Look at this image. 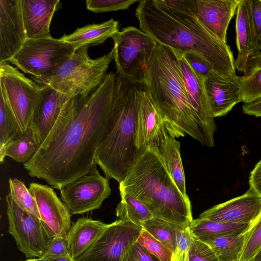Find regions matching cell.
<instances>
[{"mask_svg":"<svg viewBox=\"0 0 261 261\" xmlns=\"http://www.w3.org/2000/svg\"><path fill=\"white\" fill-rule=\"evenodd\" d=\"M116 74L107 73L86 96L70 97L34 156L28 174L61 190L96 169V157L109 125Z\"/></svg>","mask_w":261,"mask_h":261,"instance_id":"1","label":"cell"},{"mask_svg":"<svg viewBox=\"0 0 261 261\" xmlns=\"http://www.w3.org/2000/svg\"><path fill=\"white\" fill-rule=\"evenodd\" d=\"M135 16L140 29L158 43L196 55L217 73L236 74L230 47L206 29L196 15V0H142Z\"/></svg>","mask_w":261,"mask_h":261,"instance_id":"2","label":"cell"},{"mask_svg":"<svg viewBox=\"0 0 261 261\" xmlns=\"http://www.w3.org/2000/svg\"><path fill=\"white\" fill-rule=\"evenodd\" d=\"M119 184L120 192L141 201L153 217L184 228L191 225L193 219L190 200L180 192L154 148L137 150L131 167Z\"/></svg>","mask_w":261,"mask_h":261,"instance_id":"3","label":"cell"},{"mask_svg":"<svg viewBox=\"0 0 261 261\" xmlns=\"http://www.w3.org/2000/svg\"><path fill=\"white\" fill-rule=\"evenodd\" d=\"M143 87L158 108L170 136L175 138L187 134L204 145L174 49L157 43Z\"/></svg>","mask_w":261,"mask_h":261,"instance_id":"4","label":"cell"},{"mask_svg":"<svg viewBox=\"0 0 261 261\" xmlns=\"http://www.w3.org/2000/svg\"><path fill=\"white\" fill-rule=\"evenodd\" d=\"M142 85L116 75L109 125L97 152L96 162L108 179L120 183L137 151L135 138L139 92Z\"/></svg>","mask_w":261,"mask_h":261,"instance_id":"5","label":"cell"},{"mask_svg":"<svg viewBox=\"0 0 261 261\" xmlns=\"http://www.w3.org/2000/svg\"><path fill=\"white\" fill-rule=\"evenodd\" d=\"M89 46L75 50L52 76L41 84L49 85L70 97L86 96L95 89L106 76L109 65L114 59V50L98 58L88 55Z\"/></svg>","mask_w":261,"mask_h":261,"instance_id":"6","label":"cell"},{"mask_svg":"<svg viewBox=\"0 0 261 261\" xmlns=\"http://www.w3.org/2000/svg\"><path fill=\"white\" fill-rule=\"evenodd\" d=\"M112 38L117 75L143 86L156 42L134 27L125 28Z\"/></svg>","mask_w":261,"mask_h":261,"instance_id":"7","label":"cell"},{"mask_svg":"<svg viewBox=\"0 0 261 261\" xmlns=\"http://www.w3.org/2000/svg\"><path fill=\"white\" fill-rule=\"evenodd\" d=\"M75 50L71 44L51 36L27 38L8 62L31 75L35 81L41 84L54 75Z\"/></svg>","mask_w":261,"mask_h":261,"instance_id":"8","label":"cell"},{"mask_svg":"<svg viewBox=\"0 0 261 261\" xmlns=\"http://www.w3.org/2000/svg\"><path fill=\"white\" fill-rule=\"evenodd\" d=\"M0 86L24 134L31 125L42 86L5 62L0 63Z\"/></svg>","mask_w":261,"mask_h":261,"instance_id":"9","label":"cell"},{"mask_svg":"<svg viewBox=\"0 0 261 261\" xmlns=\"http://www.w3.org/2000/svg\"><path fill=\"white\" fill-rule=\"evenodd\" d=\"M6 201L8 231L17 247L28 259L42 257L50 239L41 219L19 207L9 194Z\"/></svg>","mask_w":261,"mask_h":261,"instance_id":"10","label":"cell"},{"mask_svg":"<svg viewBox=\"0 0 261 261\" xmlns=\"http://www.w3.org/2000/svg\"><path fill=\"white\" fill-rule=\"evenodd\" d=\"M61 199L71 215L98 209L111 193L109 179L96 169L69 183L61 190Z\"/></svg>","mask_w":261,"mask_h":261,"instance_id":"11","label":"cell"},{"mask_svg":"<svg viewBox=\"0 0 261 261\" xmlns=\"http://www.w3.org/2000/svg\"><path fill=\"white\" fill-rule=\"evenodd\" d=\"M142 228L118 220L108 227L76 261H121L126 250L136 242Z\"/></svg>","mask_w":261,"mask_h":261,"instance_id":"12","label":"cell"},{"mask_svg":"<svg viewBox=\"0 0 261 261\" xmlns=\"http://www.w3.org/2000/svg\"><path fill=\"white\" fill-rule=\"evenodd\" d=\"M175 51L190 101L197 116L204 145L214 147L216 125L211 113L204 80L196 75L185 59L182 53L176 50Z\"/></svg>","mask_w":261,"mask_h":261,"instance_id":"13","label":"cell"},{"mask_svg":"<svg viewBox=\"0 0 261 261\" xmlns=\"http://www.w3.org/2000/svg\"><path fill=\"white\" fill-rule=\"evenodd\" d=\"M29 190L36 200L40 219L49 239L66 238L71 226V214L54 190L35 182L30 184Z\"/></svg>","mask_w":261,"mask_h":261,"instance_id":"14","label":"cell"},{"mask_svg":"<svg viewBox=\"0 0 261 261\" xmlns=\"http://www.w3.org/2000/svg\"><path fill=\"white\" fill-rule=\"evenodd\" d=\"M169 135L161 115L142 85L138 99L136 149L150 147L158 151Z\"/></svg>","mask_w":261,"mask_h":261,"instance_id":"15","label":"cell"},{"mask_svg":"<svg viewBox=\"0 0 261 261\" xmlns=\"http://www.w3.org/2000/svg\"><path fill=\"white\" fill-rule=\"evenodd\" d=\"M27 39L22 0H0V63L8 62Z\"/></svg>","mask_w":261,"mask_h":261,"instance_id":"16","label":"cell"},{"mask_svg":"<svg viewBox=\"0 0 261 261\" xmlns=\"http://www.w3.org/2000/svg\"><path fill=\"white\" fill-rule=\"evenodd\" d=\"M261 215V196L251 188L243 195L216 205L199 218L218 222L250 224Z\"/></svg>","mask_w":261,"mask_h":261,"instance_id":"17","label":"cell"},{"mask_svg":"<svg viewBox=\"0 0 261 261\" xmlns=\"http://www.w3.org/2000/svg\"><path fill=\"white\" fill-rule=\"evenodd\" d=\"M205 89L213 117H222L241 102L239 76H224L213 71L204 79Z\"/></svg>","mask_w":261,"mask_h":261,"instance_id":"18","label":"cell"},{"mask_svg":"<svg viewBox=\"0 0 261 261\" xmlns=\"http://www.w3.org/2000/svg\"><path fill=\"white\" fill-rule=\"evenodd\" d=\"M240 0H196V15L202 25L226 43L229 23Z\"/></svg>","mask_w":261,"mask_h":261,"instance_id":"19","label":"cell"},{"mask_svg":"<svg viewBox=\"0 0 261 261\" xmlns=\"http://www.w3.org/2000/svg\"><path fill=\"white\" fill-rule=\"evenodd\" d=\"M31 127L40 145L59 117L64 106L71 97L49 85H43Z\"/></svg>","mask_w":261,"mask_h":261,"instance_id":"20","label":"cell"},{"mask_svg":"<svg viewBox=\"0 0 261 261\" xmlns=\"http://www.w3.org/2000/svg\"><path fill=\"white\" fill-rule=\"evenodd\" d=\"M59 0H22V13L27 38L51 37L50 25L59 8Z\"/></svg>","mask_w":261,"mask_h":261,"instance_id":"21","label":"cell"},{"mask_svg":"<svg viewBox=\"0 0 261 261\" xmlns=\"http://www.w3.org/2000/svg\"><path fill=\"white\" fill-rule=\"evenodd\" d=\"M236 43L238 50L236 68L245 72L251 57L259 51L255 42L248 0H240L236 11Z\"/></svg>","mask_w":261,"mask_h":261,"instance_id":"22","label":"cell"},{"mask_svg":"<svg viewBox=\"0 0 261 261\" xmlns=\"http://www.w3.org/2000/svg\"><path fill=\"white\" fill-rule=\"evenodd\" d=\"M109 224L83 217L74 222L66 239L70 256L75 260L82 255L108 227Z\"/></svg>","mask_w":261,"mask_h":261,"instance_id":"23","label":"cell"},{"mask_svg":"<svg viewBox=\"0 0 261 261\" xmlns=\"http://www.w3.org/2000/svg\"><path fill=\"white\" fill-rule=\"evenodd\" d=\"M118 21L111 18L100 23H93L76 29L69 35L64 34L60 39L76 50L85 46L102 44L119 31Z\"/></svg>","mask_w":261,"mask_h":261,"instance_id":"24","label":"cell"},{"mask_svg":"<svg viewBox=\"0 0 261 261\" xmlns=\"http://www.w3.org/2000/svg\"><path fill=\"white\" fill-rule=\"evenodd\" d=\"M257 219L241 233L219 237L205 243L212 249L219 261H239Z\"/></svg>","mask_w":261,"mask_h":261,"instance_id":"25","label":"cell"},{"mask_svg":"<svg viewBox=\"0 0 261 261\" xmlns=\"http://www.w3.org/2000/svg\"><path fill=\"white\" fill-rule=\"evenodd\" d=\"M250 224L218 222L197 218L189 227L193 236L206 243L215 239L243 232Z\"/></svg>","mask_w":261,"mask_h":261,"instance_id":"26","label":"cell"},{"mask_svg":"<svg viewBox=\"0 0 261 261\" xmlns=\"http://www.w3.org/2000/svg\"><path fill=\"white\" fill-rule=\"evenodd\" d=\"M241 102L261 99V51L250 57L244 74L239 76Z\"/></svg>","mask_w":261,"mask_h":261,"instance_id":"27","label":"cell"},{"mask_svg":"<svg viewBox=\"0 0 261 261\" xmlns=\"http://www.w3.org/2000/svg\"><path fill=\"white\" fill-rule=\"evenodd\" d=\"M180 142L170 135L161 145L158 152L176 186L185 197L186 180L180 153Z\"/></svg>","mask_w":261,"mask_h":261,"instance_id":"28","label":"cell"},{"mask_svg":"<svg viewBox=\"0 0 261 261\" xmlns=\"http://www.w3.org/2000/svg\"><path fill=\"white\" fill-rule=\"evenodd\" d=\"M40 146L35 133L30 126L22 137L7 144L4 147L5 155L24 164L34 156Z\"/></svg>","mask_w":261,"mask_h":261,"instance_id":"29","label":"cell"},{"mask_svg":"<svg viewBox=\"0 0 261 261\" xmlns=\"http://www.w3.org/2000/svg\"><path fill=\"white\" fill-rule=\"evenodd\" d=\"M120 194L121 200L116 208L119 220L142 227L144 221L153 217L147 207L137 199L123 192H120Z\"/></svg>","mask_w":261,"mask_h":261,"instance_id":"30","label":"cell"},{"mask_svg":"<svg viewBox=\"0 0 261 261\" xmlns=\"http://www.w3.org/2000/svg\"><path fill=\"white\" fill-rule=\"evenodd\" d=\"M24 133L2 89L0 94V144L22 137Z\"/></svg>","mask_w":261,"mask_h":261,"instance_id":"31","label":"cell"},{"mask_svg":"<svg viewBox=\"0 0 261 261\" xmlns=\"http://www.w3.org/2000/svg\"><path fill=\"white\" fill-rule=\"evenodd\" d=\"M141 226L174 252L176 246V233L182 227L154 217L144 221Z\"/></svg>","mask_w":261,"mask_h":261,"instance_id":"32","label":"cell"},{"mask_svg":"<svg viewBox=\"0 0 261 261\" xmlns=\"http://www.w3.org/2000/svg\"><path fill=\"white\" fill-rule=\"evenodd\" d=\"M9 195L14 202L21 209L40 219L34 197L25 185L17 178H10Z\"/></svg>","mask_w":261,"mask_h":261,"instance_id":"33","label":"cell"},{"mask_svg":"<svg viewBox=\"0 0 261 261\" xmlns=\"http://www.w3.org/2000/svg\"><path fill=\"white\" fill-rule=\"evenodd\" d=\"M136 242L158 261H171L173 252L144 228Z\"/></svg>","mask_w":261,"mask_h":261,"instance_id":"34","label":"cell"},{"mask_svg":"<svg viewBox=\"0 0 261 261\" xmlns=\"http://www.w3.org/2000/svg\"><path fill=\"white\" fill-rule=\"evenodd\" d=\"M261 251V215L240 256L239 261H254Z\"/></svg>","mask_w":261,"mask_h":261,"instance_id":"35","label":"cell"},{"mask_svg":"<svg viewBox=\"0 0 261 261\" xmlns=\"http://www.w3.org/2000/svg\"><path fill=\"white\" fill-rule=\"evenodd\" d=\"M136 0H87L86 1L87 9L95 13L107 12L126 10Z\"/></svg>","mask_w":261,"mask_h":261,"instance_id":"36","label":"cell"},{"mask_svg":"<svg viewBox=\"0 0 261 261\" xmlns=\"http://www.w3.org/2000/svg\"><path fill=\"white\" fill-rule=\"evenodd\" d=\"M193 239L189 227H181L177 230L176 246L171 261H190V248Z\"/></svg>","mask_w":261,"mask_h":261,"instance_id":"37","label":"cell"},{"mask_svg":"<svg viewBox=\"0 0 261 261\" xmlns=\"http://www.w3.org/2000/svg\"><path fill=\"white\" fill-rule=\"evenodd\" d=\"M189 260L190 261H219L208 245L194 237L190 248Z\"/></svg>","mask_w":261,"mask_h":261,"instance_id":"38","label":"cell"},{"mask_svg":"<svg viewBox=\"0 0 261 261\" xmlns=\"http://www.w3.org/2000/svg\"><path fill=\"white\" fill-rule=\"evenodd\" d=\"M182 53L187 63L200 79L204 80L210 73L214 71L213 67L200 57L190 53Z\"/></svg>","mask_w":261,"mask_h":261,"instance_id":"39","label":"cell"},{"mask_svg":"<svg viewBox=\"0 0 261 261\" xmlns=\"http://www.w3.org/2000/svg\"><path fill=\"white\" fill-rule=\"evenodd\" d=\"M248 3L256 45L261 51V1L248 0Z\"/></svg>","mask_w":261,"mask_h":261,"instance_id":"40","label":"cell"},{"mask_svg":"<svg viewBox=\"0 0 261 261\" xmlns=\"http://www.w3.org/2000/svg\"><path fill=\"white\" fill-rule=\"evenodd\" d=\"M69 255L66 238L56 237L49 239L45 253L42 257Z\"/></svg>","mask_w":261,"mask_h":261,"instance_id":"41","label":"cell"},{"mask_svg":"<svg viewBox=\"0 0 261 261\" xmlns=\"http://www.w3.org/2000/svg\"><path fill=\"white\" fill-rule=\"evenodd\" d=\"M121 261H153V260L151 255L136 242L126 250Z\"/></svg>","mask_w":261,"mask_h":261,"instance_id":"42","label":"cell"},{"mask_svg":"<svg viewBox=\"0 0 261 261\" xmlns=\"http://www.w3.org/2000/svg\"><path fill=\"white\" fill-rule=\"evenodd\" d=\"M249 184L250 188L261 196V160L250 173Z\"/></svg>","mask_w":261,"mask_h":261,"instance_id":"43","label":"cell"},{"mask_svg":"<svg viewBox=\"0 0 261 261\" xmlns=\"http://www.w3.org/2000/svg\"><path fill=\"white\" fill-rule=\"evenodd\" d=\"M244 113L256 117H261V99L243 106Z\"/></svg>","mask_w":261,"mask_h":261,"instance_id":"44","label":"cell"},{"mask_svg":"<svg viewBox=\"0 0 261 261\" xmlns=\"http://www.w3.org/2000/svg\"><path fill=\"white\" fill-rule=\"evenodd\" d=\"M41 261H76L70 255L45 257L38 258Z\"/></svg>","mask_w":261,"mask_h":261,"instance_id":"45","label":"cell"},{"mask_svg":"<svg viewBox=\"0 0 261 261\" xmlns=\"http://www.w3.org/2000/svg\"><path fill=\"white\" fill-rule=\"evenodd\" d=\"M24 261H41L38 258H29Z\"/></svg>","mask_w":261,"mask_h":261,"instance_id":"46","label":"cell"},{"mask_svg":"<svg viewBox=\"0 0 261 261\" xmlns=\"http://www.w3.org/2000/svg\"><path fill=\"white\" fill-rule=\"evenodd\" d=\"M254 261H261V254H259L255 258Z\"/></svg>","mask_w":261,"mask_h":261,"instance_id":"47","label":"cell"},{"mask_svg":"<svg viewBox=\"0 0 261 261\" xmlns=\"http://www.w3.org/2000/svg\"><path fill=\"white\" fill-rule=\"evenodd\" d=\"M260 254H261V251H260Z\"/></svg>","mask_w":261,"mask_h":261,"instance_id":"48","label":"cell"},{"mask_svg":"<svg viewBox=\"0 0 261 261\" xmlns=\"http://www.w3.org/2000/svg\"><path fill=\"white\" fill-rule=\"evenodd\" d=\"M260 1H261V0H260Z\"/></svg>","mask_w":261,"mask_h":261,"instance_id":"49","label":"cell"}]
</instances>
